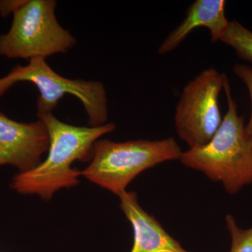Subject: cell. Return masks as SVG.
Masks as SVG:
<instances>
[{
  "label": "cell",
  "mask_w": 252,
  "mask_h": 252,
  "mask_svg": "<svg viewBox=\"0 0 252 252\" xmlns=\"http://www.w3.org/2000/svg\"><path fill=\"white\" fill-rule=\"evenodd\" d=\"M49 137L44 123H21L0 112V166L11 165L20 172L31 170L40 163L49 150Z\"/></svg>",
  "instance_id": "7"
},
{
  "label": "cell",
  "mask_w": 252,
  "mask_h": 252,
  "mask_svg": "<svg viewBox=\"0 0 252 252\" xmlns=\"http://www.w3.org/2000/svg\"><path fill=\"white\" fill-rule=\"evenodd\" d=\"M183 152L175 139L94 142L89 166L81 171L88 180L119 196L137 176L158 164L180 160Z\"/></svg>",
  "instance_id": "3"
},
{
  "label": "cell",
  "mask_w": 252,
  "mask_h": 252,
  "mask_svg": "<svg viewBox=\"0 0 252 252\" xmlns=\"http://www.w3.org/2000/svg\"><path fill=\"white\" fill-rule=\"evenodd\" d=\"M225 4L224 0H195L189 6L183 21L162 41L158 54H170L198 28L209 30L212 43L220 41L230 22L225 16Z\"/></svg>",
  "instance_id": "9"
},
{
  "label": "cell",
  "mask_w": 252,
  "mask_h": 252,
  "mask_svg": "<svg viewBox=\"0 0 252 252\" xmlns=\"http://www.w3.org/2000/svg\"><path fill=\"white\" fill-rule=\"evenodd\" d=\"M225 220L231 238L230 252H252V226L247 229L240 228L231 215H226Z\"/></svg>",
  "instance_id": "11"
},
{
  "label": "cell",
  "mask_w": 252,
  "mask_h": 252,
  "mask_svg": "<svg viewBox=\"0 0 252 252\" xmlns=\"http://www.w3.org/2000/svg\"><path fill=\"white\" fill-rule=\"evenodd\" d=\"M55 0H25L14 13L9 31L0 36V56L28 61L65 54L77 43L59 24Z\"/></svg>",
  "instance_id": "4"
},
{
  "label": "cell",
  "mask_w": 252,
  "mask_h": 252,
  "mask_svg": "<svg viewBox=\"0 0 252 252\" xmlns=\"http://www.w3.org/2000/svg\"><path fill=\"white\" fill-rule=\"evenodd\" d=\"M23 0L19 1H0V14L6 17L10 13H14L23 3Z\"/></svg>",
  "instance_id": "13"
},
{
  "label": "cell",
  "mask_w": 252,
  "mask_h": 252,
  "mask_svg": "<svg viewBox=\"0 0 252 252\" xmlns=\"http://www.w3.org/2000/svg\"><path fill=\"white\" fill-rule=\"evenodd\" d=\"M226 75L208 68L187 83L176 106L175 125L189 149L207 144L221 124L220 94Z\"/></svg>",
  "instance_id": "6"
},
{
  "label": "cell",
  "mask_w": 252,
  "mask_h": 252,
  "mask_svg": "<svg viewBox=\"0 0 252 252\" xmlns=\"http://www.w3.org/2000/svg\"><path fill=\"white\" fill-rule=\"evenodd\" d=\"M250 141H251V145H252V140H250Z\"/></svg>",
  "instance_id": "14"
},
{
  "label": "cell",
  "mask_w": 252,
  "mask_h": 252,
  "mask_svg": "<svg viewBox=\"0 0 252 252\" xmlns=\"http://www.w3.org/2000/svg\"><path fill=\"white\" fill-rule=\"evenodd\" d=\"M223 89L228 108L220 127L207 144L189 149L180 160L185 167L220 182L227 193L235 195L252 184V148L227 76Z\"/></svg>",
  "instance_id": "2"
},
{
  "label": "cell",
  "mask_w": 252,
  "mask_h": 252,
  "mask_svg": "<svg viewBox=\"0 0 252 252\" xmlns=\"http://www.w3.org/2000/svg\"><path fill=\"white\" fill-rule=\"evenodd\" d=\"M119 197L121 209L133 230L130 252H190L141 207L135 192L126 190Z\"/></svg>",
  "instance_id": "8"
},
{
  "label": "cell",
  "mask_w": 252,
  "mask_h": 252,
  "mask_svg": "<svg viewBox=\"0 0 252 252\" xmlns=\"http://www.w3.org/2000/svg\"><path fill=\"white\" fill-rule=\"evenodd\" d=\"M37 117L47 129L49 154L34 168L15 176L11 187L23 195H37L49 200L60 189L79 183L81 171L72 168V164L77 160L91 161L94 142L113 132L117 126L114 123L96 127L69 125L52 112L37 114Z\"/></svg>",
  "instance_id": "1"
},
{
  "label": "cell",
  "mask_w": 252,
  "mask_h": 252,
  "mask_svg": "<svg viewBox=\"0 0 252 252\" xmlns=\"http://www.w3.org/2000/svg\"><path fill=\"white\" fill-rule=\"evenodd\" d=\"M220 41L234 49L239 57L252 63V32L238 21H230Z\"/></svg>",
  "instance_id": "10"
},
{
  "label": "cell",
  "mask_w": 252,
  "mask_h": 252,
  "mask_svg": "<svg viewBox=\"0 0 252 252\" xmlns=\"http://www.w3.org/2000/svg\"><path fill=\"white\" fill-rule=\"evenodd\" d=\"M22 81L32 83L39 90L37 114L52 112L60 99L70 94L82 102L90 126L104 125L108 120L107 93L99 81L67 79L55 72L45 59H34L30 60L28 65L16 66L7 75L0 78V96Z\"/></svg>",
  "instance_id": "5"
},
{
  "label": "cell",
  "mask_w": 252,
  "mask_h": 252,
  "mask_svg": "<svg viewBox=\"0 0 252 252\" xmlns=\"http://www.w3.org/2000/svg\"><path fill=\"white\" fill-rule=\"evenodd\" d=\"M233 72L242 80L248 88L251 99L252 110L248 125L245 126V130L248 138L252 140V67L244 64H236L233 67Z\"/></svg>",
  "instance_id": "12"
}]
</instances>
